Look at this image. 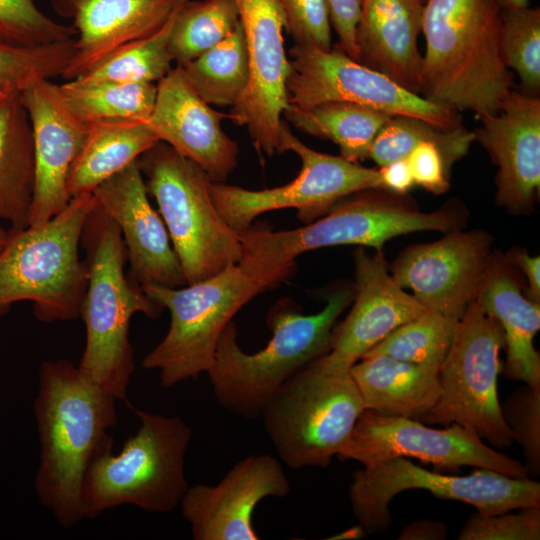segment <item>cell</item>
<instances>
[{"label":"cell","mask_w":540,"mask_h":540,"mask_svg":"<svg viewBox=\"0 0 540 540\" xmlns=\"http://www.w3.org/2000/svg\"><path fill=\"white\" fill-rule=\"evenodd\" d=\"M424 141L438 144L454 165L468 154L475 135L464 125L444 129L419 118L392 116L375 137L369 158L381 167L405 159L417 144Z\"/></svg>","instance_id":"obj_35"},{"label":"cell","mask_w":540,"mask_h":540,"mask_svg":"<svg viewBox=\"0 0 540 540\" xmlns=\"http://www.w3.org/2000/svg\"><path fill=\"white\" fill-rule=\"evenodd\" d=\"M501 405L503 419L523 448L528 476L540 475V387L523 384Z\"/></svg>","instance_id":"obj_40"},{"label":"cell","mask_w":540,"mask_h":540,"mask_svg":"<svg viewBox=\"0 0 540 540\" xmlns=\"http://www.w3.org/2000/svg\"><path fill=\"white\" fill-rule=\"evenodd\" d=\"M71 25L42 12L34 0H0V43L14 47H40L75 38Z\"/></svg>","instance_id":"obj_39"},{"label":"cell","mask_w":540,"mask_h":540,"mask_svg":"<svg viewBox=\"0 0 540 540\" xmlns=\"http://www.w3.org/2000/svg\"><path fill=\"white\" fill-rule=\"evenodd\" d=\"M425 0H362L356 61L420 95Z\"/></svg>","instance_id":"obj_25"},{"label":"cell","mask_w":540,"mask_h":540,"mask_svg":"<svg viewBox=\"0 0 540 540\" xmlns=\"http://www.w3.org/2000/svg\"><path fill=\"white\" fill-rule=\"evenodd\" d=\"M502 10L523 9L529 7V0H494Z\"/></svg>","instance_id":"obj_48"},{"label":"cell","mask_w":540,"mask_h":540,"mask_svg":"<svg viewBox=\"0 0 540 540\" xmlns=\"http://www.w3.org/2000/svg\"><path fill=\"white\" fill-rule=\"evenodd\" d=\"M34 186L32 128L20 91L0 92V221L28 226Z\"/></svg>","instance_id":"obj_28"},{"label":"cell","mask_w":540,"mask_h":540,"mask_svg":"<svg viewBox=\"0 0 540 540\" xmlns=\"http://www.w3.org/2000/svg\"><path fill=\"white\" fill-rule=\"evenodd\" d=\"M118 400L88 381L66 359L39 369L34 413L40 441L35 491L63 528L84 520L81 488L96 451L117 424Z\"/></svg>","instance_id":"obj_2"},{"label":"cell","mask_w":540,"mask_h":540,"mask_svg":"<svg viewBox=\"0 0 540 540\" xmlns=\"http://www.w3.org/2000/svg\"><path fill=\"white\" fill-rule=\"evenodd\" d=\"M504 347L499 324L475 300L471 302L438 370L441 396L419 421L444 427L458 424L493 448H509L515 439L498 397L499 353Z\"/></svg>","instance_id":"obj_11"},{"label":"cell","mask_w":540,"mask_h":540,"mask_svg":"<svg viewBox=\"0 0 540 540\" xmlns=\"http://www.w3.org/2000/svg\"><path fill=\"white\" fill-rule=\"evenodd\" d=\"M73 52L74 38L30 48L0 43V92L21 91L36 80L61 76Z\"/></svg>","instance_id":"obj_38"},{"label":"cell","mask_w":540,"mask_h":540,"mask_svg":"<svg viewBox=\"0 0 540 540\" xmlns=\"http://www.w3.org/2000/svg\"><path fill=\"white\" fill-rule=\"evenodd\" d=\"M240 24L234 0L186 1L178 10L169 47L178 66L200 56L228 37Z\"/></svg>","instance_id":"obj_34"},{"label":"cell","mask_w":540,"mask_h":540,"mask_svg":"<svg viewBox=\"0 0 540 540\" xmlns=\"http://www.w3.org/2000/svg\"><path fill=\"white\" fill-rule=\"evenodd\" d=\"M473 133L497 166L495 202L529 215L540 189V98L513 89Z\"/></svg>","instance_id":"obj_20"},{"label":"cell","mask_w":540,"mask_h":540,"mask_svg":"<svg viewBox=\"0 0 540 540\" xmlns=\"http://www.w3.org/2000/svg\"><path fill=\"white\" fill-rule=\"evenodd\" d=\"M492 243L485 230H453L437 241L408 246L389 271L426 309L458 321L476 298Z\"/></svg>","instance_id":"obj_17"},{"label":"cell","mask_w":540,"mask_h":540,"mask_svg":"<svg viewBox=\"0 0 540 540\" xmlns=\"http://www.w3.org/2000/svg\"><path fill=\"white\" fill-rule=\"evenodd\" d=\"M283 116L301 132L334 142L340 156L357 163L369 158L375 137L392 117L351 102H325L306 109L288 105Z\"/></svg>","instance_id":"obj_30"},{"label":"cell","mask_w":540,"mask_h":540,"mask_svg":"<svg viewBox=\"0 0 540 540\" xmlns=\"http://www.w3.org/2000/svg\"><path fill=\"white\" fill-rule=\"evenodd\" d=\"M81 246L88 282L80 310L86 342L77 367L92 384L126 400L135 371L129 340L132 316L143 313L156 319L163 308L125 275L127 253L120 229L96 202L85 220Z\"/></svg>","instance_id":"obj_5"},{"label":"cell","mask_w":540,"mask_h":540,"mask_svg":"<svg viewBox=\"0 0 540 540\" xmlns=\"http://www.w3.org/2000/svg\"><path fill=\"white\" fill-rule=\"evenodd\" d=\"M179 9L173 13L160 30L150 36L117 47L87 73L74 80L83 82H159L173 68L169 40Z\"/></svg>","instance_id":"obj_33"},{"label":"cell","mask_w":540,"mask_h":540,"mask_svg":"<svg viewBox=\"0 0 540 540\" xmlns=\"http://www.w3.org/2000/svg\"><path fill=\"white\" fill-rule=\"evenodd\" d=\"M406 160L415 184L436 195L449 190L453 164L438 144L421 142L413 148Z\"/></svg>","instance_id":"obj_43"},{"label":"cell","mask_w":540,"mask_h":540,"mask_svg":"<svg viewBox=\"0 0 540 540\" xmlns=\"http://www.w3.org/2000/svg\"><path fill=\"white\" fill-rule=\"evenodd\" d=\"M467 217L466 207L456 199L432 212H421L406 195L368 189L345 197L300 228L273 231L251 226L238 231L242 244L238 264L273 288L294 274L296 258L307 251L342 245L383 250L387 241L399 235L462 229Z\"/></svg>","instance_id":"obj_1"},{"label":"cell","mask_w":540,"mask_h":540,"mask_svg":"<svg viewBox=\"0 0 540 540\" xmlns=\"http://www.w3.org/2000/svg\"><path fill=\"white\" fill-rule=\"evenodd\" d=\"M378 170L382 189L384 190L399 195H407L415 185L406 158L388 163Z\"/></svg>","instance_id":"obj_45"},{"label":"cell","mask_w":540,"mask_h":540,"mask_svg":"<svg viewBox=\"0 0 540 540\" xmlns=\"http://www.w3.org/2000/svg\"><path fill=\"white\" fill-rule=\"evenodd\" d=\"M512 263L521 269L528 281V294L531 300L540 303V257L531 256L529 253L517 249L508 255Z\"/></svg>","instance_id":"obj_46"},{"label":"cell","mask_w":540,"mask_h":540,"mask_svg":"<svg viewBox=\"0 0 540 540\" xmlns=\"http://www.w3.org/2000/svg\"><path fill=\"white\" fill-rule=\"evenodd\" d=\"M353 298L354 290L340 287L327 296L321 311L311 315L304 314L293 299L281 298L267 315L272 337L254 353L241 349L231 321L207 372L217 402L246 419L261 417L273 394L292 375L329 352L336 320Z\"/></svg>","instance_id":"obj_4"},{"label":"cell","mask_w":540,"mask_h":540,"mask_svg":"<svg viewBox=\"0 0 540 540\" xmlns=\"http://www.w3.org/2000/svg\"><path fill=\"white\" fill-rule=\"evenodd\" d=\"M366 410L419 420L441 396L438 370L384 355H366L350 368Z\"/></svg>","instance_id":"obj_27"},{"label":"cell","mask_w":540,"mask_h":540,"mask_svg":"<svg viewBox=\"0 0 540 540\" xmlns=\"http://www.w3.org/2000/svg\"><path fill=\"white\" fill-rule=\"evenodd\" d=\"M475 301L503 331L507 357L501 372L509 379L540 387V354L534 347L540 303L522 292L508 256L492 253Z\"/></svg>","instance_id":"obj_26"},{"label":"cell","mask_w":540,"mask_h":540,"mask_svg":"<svg viewBox=\"0 0 540 540\" xmlns=\"http://www.w3.org/2000/svg\"><path fill=\"white\" fill-rule=\"evenodd\" d=\"M180 67L206 103L233 107L249 83L248 57L241 24L220 43Z\"/></svg>","instance_id":"obj_32"},{"label":"cell","mask_w":540,"mask_h":540,"mask_svg":"<svg viewBox=\"0 0 540 540\" xmlns=\"http://www.w3.org/2000/svg\"><path fill=\"white\" fill-rule=\"evenodd\" d=\"M142 289L170 313L166 335L142 361L143 368L158 370L162 386L169 388L207 373L225 327L244 305L271 287L235 264L194 284Z\"/></svg>","instance_id":"obj_10"},{"label":"cell","mask_w":540,"mask_h":540,"mask_svg":"<svg viewBox=\"0 0 540 540\" xmlns=\"http://www.w3.org/2000/svg\"><path fill=\"white\" fill-rule=\"evenodd\" d=\"M330 12L331 25L336 31L337 46L356 61V27L362 0H326Z\"/></svg>","instance_id":"obj_44"},{"label":"cell","mask_w":540,"mask_h":540,"mask_svg":"<svg viewBox=\"0 0 540 540\" xmlns=\"http://www.w3.org/2000/svg\"><path fill=\"white\" fill-rule=\"evenodd\" d=\"M87 126L68 178L71 198L91 193L160 141L148 122L108 121Z\"/></svg>","instance_id":"obj_29"},{"label":"cell","mask_w":540,"mask_h":540,"mask_svg":"<svg viewBox=\"0 0 540 540\" xmlns=\"http://www.w3.org/2000/svg\"><path fill=\"white\" fill-rule=\"evenodd\" d=\"M186 1L50 0L76 32L73 55L61 77L77 79L117 47L154 34Z\"/></svg>","instance_id":"obj_24"},{"label":"cell","mask_w":540,"mask_h":540,"mask_svg":"<svg viewBox=\"0 0 540 540\" xmlns=\"http://www.w3.org/2000/svg\"><path fill=\"white\" fill-rule=\"evenodd\" d=\"M7 237H8V230H5L1 225H0V250L2 249V247L4 246L6 240H7Z\"/></svg>","instance_id":"obj_49"},{"label":"cell","mask_w":540,"mask_h":540,"mask_svg":"<svg viewBox=\"0 0 540 540\" xmlns=\"http://www.w3.org/2000/svg\"><path fill=\"white\" fill-rule=\"evenodd\" d=\"M337 456L363 466L394 457H412L439 469L472 466L514 478L529 477L524 464L491 448L458 424L437 429L416 419L386 416L366 409Z\"/></svg>","instance_id":"obj_15"},{"label":"cell","mask_w":540,"mask_h":540,"mask_svg":"<svg viewBox=\"0 0 540 540\" xmlns=\"http://www.w3.org/2000/svg\"><path fill=\"white\" fill-rule=\"evenodd\" d=\"M96 204L117 224L129 276L141 287L187 285L161 215L152 207L138 160L92 191Z\"/></svg>","instance_id":"obj_22"},{"label":"cell","mask_w":540,"mask_h":540,"mask_svg":"<svg viewBox=\"0 0 540 540\" xmlns=\"http://www.w3.org/2000/svg\"><path fill=\"white\" fill-rule=\"evenodd\" d=\"M279 140L280 154L291 151L301 161V169L291 182L262 190L209 182L215 207L236 232L251 227L254 219L261 214L285 208H295L298 219L309 224L327 214L349 195L368 189H382L378 169L308 147L284 121Z\"/></svg>","instance_id":"obj_13"},{"label":"cell","mask_w":540,"mask_h":540,"mask_svg":"<svg viewBox=\"0 0 540 540\" xmlns=\"http://www.w3.org/2000/svg\"><path fill=\"white\" fill-rule=\"evenodd\" d=\"M364 410L350 369H335L317 358L273 394L261 417L266 434L288 467L326 468Z\"/></svg>","instance_id":"obj_8"},{"label":"cell","mask_w":540,"mask_h":540,"mask_svg":"<svg viewBox=\"0 0 540 540\" xmlns=\"http://www.w3.org/2000/svg\"><path fill=\"white\" fill-rule=\"evenodd\" d=\"M490 514L473 513L458 533V540H539L540 506Z\"/></svg>","instance_id":"obj_41"},{"label":"cell","mask_w":540,"mask_h":540,"mask_svg":"<svg viewBox=\"0 0 540 540\" xmlns=\"http://www.w3.org/2000/svg\"><path fill=\"white\" fill-rule=\"evenodd\" d=\"M30 119L34 186L28 226H41L71 201L68 178L88 126L68 108L59 85L39 79L20 91Z\"/></svg>","instance_id":"obj_19"},{"label":"cell","mask_w":540,"mask_h":540,"mask_svg":"<svg viewBox=\"0 0 540 540\" xmlns=\"http://www.w3.org/2000/svg\"><path fill=\"white\" fill-rule=\"evenodd\" d=\"M140 426L113 454L109 437L96 451L81 488L84 519L133 505L152 513H167L181 502L189 485L185 456L191 428L177 416L135 410Z\"/></svg>","instance_id":"obj_6"},{"label":"cell","mask_w":540,"mask_h":540,"mask_svg":"<svg viewBox=\"0 0 540 540\" xmlns=\"http://www.w3.org/2000/svg\"><path fill=\"white\" fill-rule=\"evenodd\" d=\"M353 259L352 309L334 327L329 352L319 357L323 364L341 370L350 369L393 330L428 310L395 282L383 250L369 254L359 247Z\"/></svg>","instance_id":"obj_21"},{"label":"cell","mask_w":540,"mask_h":540,"mask_svg":"<svg viewBox=\"0 0 540 540\" xmlns=\"http://www.w3.org/2000/svg\"><path fill=\"white\" fill-rule=\"evenodd\" d=\"M426 490L441 499L472 505L477 511L497 514L540 506V483L477 468L467 476L428 471L405 457L363 466L352 475L349 500L366 534L385 531L392 524L389 504L406 490Z\"/></svg>","instance_id":"obj_12"},{"label":"cell","mask_w":540,"mask_h":540,"mask_svg":"<svg viewBox=\"0 0 540 540\" xmlns=\"http://www.w3.org/2000/svg\"><path fill=\"white\" fill-rule=\"evenodd\" d=\"M71 112L83 123L148 122L152 114L157 83L83 82L69 80L59 85Z\"/></svg>","instance_id":"obj_31"},{"label":"cell","mask_w":540,"mask_h":540,"mask_svg":"<svg viewBox=\"0 0 540 540\" xmlns=\"http://www.w3.org/2000/svg\"><path fill=\"white\" fill-rule=\"evenodd\" d=\"M284 29L296 45L323 50L332 47L331 19L326 0H276Z\"/></svg>","instance_id":"obj_42"},{"label":"cell","mask_w":540,"mask_h":540,"mask_svg":"<svg viewBox=\"0 0 540 540\" xmlns=\"http://www.w3.org/2000/svg\"><path fill=\"white\" fill-rule=\"evenodd\" d=\"M501 58L518 75L522 92H540V10H502L499 37Z\"/></svg>","instance_id":"obj_37"},{"label":"cell","mask_w":540,"mask_h":540,"mask_svg":"<svg viewBox=\"0 0 540 540\" xmlns=\"http://www.w3.org/2000/svg\"><path fill=\"white\" fill-rule=\"evenodd\" d=\"M148 194L158 205L187 284L238 264L242 244L221 217L210 178L197 164L159 141L138 159Z\"/></svg>","instance_id":"obj_9"},{"label":"cell","mask_w":540,"mask_h":540,"mask_svg":"<svg viewBox=\"0 0 540 540\" xmlns=\"http://www.w3.org/2000/svg\"><path fill=\"white\" fill-rule=\"evenodd\" d=\"M224 119L229 114L206 103L180 66L157 82L149 126L160 141L193 161L215 182H225L238 165L239 147L222 129Z\"/></svg>","instance_id":"obj_23"},{"label":"cell","mask_w":540,"mask_h":540,"mask_svg":"<svg viewBox=\"0 0 540 540\" xmlns=\"http://www.w3.org/2000/svg\"><path fill=\"white\" fill-rule=\"evenodd\" d=\"M288 55V105L306 109L325 102H351L444 129L463 125L459 111L402 88L353 60L337 44L329 50L294 44Z\"/></svg>","instance_id":"obj_14"},{"label":"cell","mask_w":540,"mask_h":540,"mask_svg":"<svg viewBox=\"0 0 540 540\" xmlns=\"http://www.w3.org/2000/svg\"><path fill=\"white\" fill-rule=\"evenodd\" d=\"M502 9L494 0H425L420 96L478 118L514 89L500 54Z\"/></svg>","instance_id":"obj_3"},{"label":"cell","mask_w":540,"mask_h":540,"mask_svg":"<svg viewBox=\"0 0 540 540\" xmlns=\"http://www.w3.org/2000/svg\"><path fill=\"white\" fill-rule=\"evenodd\" d=\"M94 205L92 192L85 193L41 226L8 230L0 250V316L29 301L41 322L80 317L88 270L79 248Z\"/></svg>","instance_id":"obj_7"},{"label":"cell","mask_w":540,"mask_h":540,"mask_svg":"<svg viewBox=\"0 0 540 540\" xmlns=\"http://www.w3.org/2000/svg\"><path fill=\"white\" fill-rule=\"evenodd\" d=\"M448 529L440 521L420 519L408 524L399 534L400 540H443Z\"/></svg>","instance_id":"obj_47"},{"label":"cell","mask_w":540,"mask_h":540,"mask_svg":"<svg viewBox=\"0 0 540 540\" xmlns=\"http://www.w3.org/2000/svg\"><path fill=\"white\" fill-rule=\"evenodd\" d=\"M290 490L275 457L253 454L237 462L216 485L189 486L179 505L195 540H257L256 506L267 497H286Z\"/></svg>","instance_id":"obj_18"},{"label":"cell","mask_w":540,"mask_h":540,"mask_svg":"<svg viewBox=\"0 0 540 540\" xmlns=\"http://www.w3.org/2000/svg\"><path fill=\"white\" fill-rule=\"evenodd\" d=\"M458 321L427 310L393 330L364 356L384 355L439 370Z\"/></svg>","instance_id":"obj_36"},{"label":"cell","mask_w":540,"mask_h":540,"mask_svg":"<svg viewBox=\"0 0 540 540\" xmlns=\"http://www.w3.org/2000/svg\"><path fill=\"white\" fill-rule=\"evenodd\" d=\"M234 1L245 38L249 83L229 119L247 129L260 156L271 157L280 154L281 118L288 106L284 20L276 0Z\"/></svg>","instance_id":"obj_16"}]
</instances>
